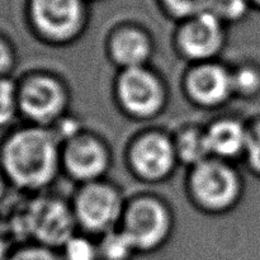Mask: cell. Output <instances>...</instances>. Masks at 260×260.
<instances>
[{
  "instance_id": "6da1fadb",
  "label": "cell",
  "mask_w": 260,
  "mask_h": 260,
  "mask_svg": "<svg viewBox=\"0 0 260 260\" xmlns=\"http://www.w3.org/2000/svg\"><path fill=\"white\" fill-rule=\"evenodd\" d=\"M57 149L55 135L41 126L13 129L0 142V168L19 189L36 190L55 177Z\"/></svg>"
},
{
  "instance_id": "7a4b0ae2",
  "label": "cell",
  "mask_w": 260,
  "mask_h": 260,
  "mask_svg": "<svg viewBox=\"0 0 260 260\" xmlns=\"http://www.w3.org/2000/svg\"><path fill=\"white\" fill-rule=\"evenodd\" d=\"M24 229L40 245L63 246L74 236V217L60 201L40 198L28 207Z\"/></svg>"
},
{
  "instance_id": "3957f363",
  "label": "cell",
  "mask_w": 260,
  "mask_h": 260,
  "mask_svg": "<svg viewBox=\"0 0 260 260\" xmlns=\"http://www.w3.org/2000/svg\"><path fill=\"white\" fill-rule=\"evenodd\" d=\"M19 113L36 126L55 121L65 106V94L55 80L30 76L17 83Z\"/></svg>"
},
{
  "instance_id": "277c9868",
  "label": "cell",
  "mask_w": 260,
  "mask_h": 260,
  "mask_svg": "<svg viewBox=\"0 0 260 260\" xmlns=\"http://www.w3.org/2000/svg\"><path fill=\"white\" fill-rule=\"evenodd\" d=\"M169 229V216L164 206L156 201L142 200L129 207L123 231L137 251H151L167 240Z\"/></svg>"
},
{
  "instance_id": "5b68a950",
  "label": "cell",
  "mask_w": 260,
  "mask_h": 260,
  "mask_svg": "<svg viewBox=\"0 0 260 260\" xmlns=\"http://www.w3.org/2000/svg\"><path fill=\"white\" fill-rule=\"evenodd\" d=\"M192 188L200 203L212 210L229 207L239 194L235 173L216 161H203L197 165L192 177Z\"/></svg>"
},
{
  "instance_id": "8992f818",
  "label": "cell",
  "mask_w": 260,
  "mask_h": 260,
  "mask_svg": "<svg viewBox=\"0 0 260 260\" xmlns=\"http://www.w3.org/2000/svg\"><path fill=\"white\" fill-rule=\"evenodd\" d=\"M29 17L36 29L51 40H66L78 29L80 0H30Z\"/></svg>"
},
{
  "instance_id": "52a82bcc",
  "label": "cell",
  "mask_w": 260,
  "mask_h": 260,
  "mask_svg": "<svg viewBox=\"0 0 260 260\" xmlns=\"http://www.w3.org/2000/svg\"><path fill=\"white\" fill-rule=\"evenodd\" d=\"M118 95L129 113L141 117L159 111L162 102L159 81L142 68L127 69L118 81Z\"/></svg>"
},
{
  "instance_id": "ba28073f",
  "label": "cell",
  "mask_w": 260,
  "mask_h": 260,
  "mask_svg": "<svg viewBox=\"0 0 260 260\" xmlns=\"http://www.w3.org/2000/svg\"><path fill=\"white\" fill-rule=\"evenodd\" d=\"M121 212V201L113 189L104 185H90L81 192L76 203V215L86 229L107 231Z\"/></svg>"
},
{
  "instance_id": "9c48e42d",
  "label": "cell",
  "mask_w": 260,
  "mask_h": 260,
  "mask_svg": "<svg viewBox=\"0 0 260 260\" xmlns=\"http://www.w3.org/2000/svg\"><path fill=\"white\" fill-rule=\"evenodd\" d=\"M222 43L221 20L206 10L196 15L180 35V46L189 57L205 60L215 55Z\"/></svg>"
},
{
  "instance_id": "30bf717a",
  "label": "cell",
  "mask_w": 260,
  "mask_h": 260,
  "mask_svg": "<svg viewBox=\"0 0 260 260\" xmlns=\"http://www.w3.org/2000/svg\"><path fill=\"white\" fill-rule=\"evenodd\" d=\"M175 149L161 135H149L140 140L132 152V162L139 174L149 179H159L172 170Z\"/></svg>"
},
{
  "instance_id": "8fae6325",
  "label": "cell",
  "mask_w": 260,
  "mask_h": 260,
  "mask_svg": "<svg viewBox=\"0 0 260 260\" xmlns=\"http://www.w3.org/2000/svg\"><path fill=\"white\" fill-rule=\"evenodd\" d=\"M187 84L193 99L205 106L222 103L234 90L233 75L217 65L196 69L188 78Z\"/></svg>"
},
{
  "instance_id": "7c38bea8",
  "label": "cell",
  "mask_w": 260,
  "mask_h": 260,
  "mask_svg": "<svg viewBox=\"0 0 260 260\" xmlns=\"http://www.w3.org/2000/svg\"><path fill=\"white\" fill-rule=\"evenodd\" d=\"M65 161L74 177L81 180H91L103 174L108 160L106 150L98 141L79 139L69 145Z\"/></svg>"
},
{
  "instance_id": "4fadbf2b",
  "label": "cell",
  "mask_w": 260,
  "mask_h": 260,
  "mask_svg": "<svg viewBox=\"0 0 260 260\" xmlns=\"http://www.w3.org/2000/svg\"><path fill=\"white\" fill-rule=\"evenodd\" d=\"M211 154L221 157H234L246 149L248 132L235 121H221L206 132Z\"/></svg>"
},
{
  "instance_id": "5bb4252c",
  "label": "cell",
  "mask_w": 260,
  "mask_h": 260,
  "mask_svg": "<svg viewBox=\"0 0 260 260\" xmlns=\"http://www.w3.org/2000/svg\"><path fill=\"white\" fill-rule=\"evenodd\" d=\"M150 51L149 40L139 30H123L117 35L112 43L113 57L127 69L141 68L149 57Z\"/></svg>"
},
{
  "instance_id": "9a60e30c",
  "label": "cell",
  "mask_w": 260,
  "mask_h": 260,
  "mask_svg": "<svg viewBox=\"0 0 260 260\" xmlns=\"http://www.w3.org/2000/svg\"><path fill=\"white\" fill-rule=\"evenodd\" d=\"M98 248L101 260H131L137 251L124 231L106 234Z\"/></svg>"
},
{
  "instance_id": "2e32d148",
  "label": "cell",
  "mask_w": 260,
  "mask_h": 260,
  "mask_svg": "<svg viewBox=\"0 0 260 260\" xmlns=\"http://www.w3.org/2000/svg\"><path fill=\"white\" fill-rule=\"evenodd\" d=\"M177 151L183 160L197 165L206 161L205 157L211 154L206 134L198 131H188L183 134L178 142Z\"/></svg>"
},
{
  "instance_id": "e0dca14e",
  "label": "cell",
  "mask_w": 260,
  "mask_h": 260,
  "mask_svg": "<svg viewBox=\"0 0 260 260\" xmlns=\"http://www.w3.org/2000/svg\"><path fill=\"white\" fill-rule=\"evenodd\" d=\"M18 113L17 83L10 76H0V129L9 126Z\"/></svg>"
},
{
  "instance_id": "ac0fdd59",
  "label": "cell",
  "mask_w": 260,
  "mask_h": 260,
  "mask_svg": "<svg viewBox=\"0 0 260 260\" xmlns=\"http://www.w3.org/2000/svg\"><path fill=\"white\" fill-rule=\"evenodd\" d=\"M62 249V260H101L98 246L81 236H73Z\"/></svg>"
},
{
  "instance_id": "d6986e66",
  "label": "cell",
  "mask_w": 260,
  "mask_h": 260,
  "mask_svg": "<svg viewBox=\"0 0 260 260\" xmlns=\"http://www.w3.org/2000/svg\"><path fill=\"white\" fill-rule=\"evenodd\" d=\"M246 7V0H210L207 10L220 20H236L245 14Z\"/></svg>"
},
{
  "instance_id": "ffe728a7",
  "label": "cell",
  "mask_w": 260,
  "mask_h": 260,
  "mask_svg": "<svg viewBox=\"0 0 260 260\" xmlns=\"http://www.w3.org/2000/svg\"><path fill=\"white\" fill-rule=\"evenodd\" d=\"M7 260H62L61 256H57L51 248L36 244V245H27L10 251Z\"/></svg>"
},
{
  "instance_id": "44dd1931",
  "label": "cell",
  "mask_w": 260,
  "mask_h": 260,
  "mask_svg": "<svg viewBox=\"0 0 260 260\" xmlns=\"http://www.w3.org/2000/svg\"><path fill=\"white\" fill-rule=\"evenodd\" d=\"M234 90L239 93L251 94L260 88V74L250 68L240 69L235 75H233Z\"/></svg>"
},
{
  "instance_id": "7402d4cb",
  "label": "cell",
  "mask_w": 260,
  "mask_h": 260,
  "mask_svg": "<svg viewBox=\"0 0 260 260\" xmlns=\"http://www.w3.org/2000/svg\"><path fill=\"white\" fill-rule=\"evenodd\" d=\"M170 10L180 17H196L208 9L210 0H165Z\"/></svg>"
},
{
  "instance_id": "603a6c76",
  "label": "cell",
  "mask_w": 260,
  "mask_h": 260,
  "mask_svg": "<svg viewBox=\"0 0 260 260\" xmlns=\"http://www.w3.org/2000/svg\"><path fill=\"white\" fill-rule=\"evenodd\" d=\"M15 65V51L9 38L0 32V76H10Z\"/></svg>"
},
{
  "instance_id": "cb8c5ba5",
  "label": "cell",
  "mask_w": 260,
  "mask_h": 260,
  "mask_svg": "<svg viewBox=\"0 0 260 260\" xmlns=\"http://www.w3.org/2000/svg\"><path fill=\"white\" fill-rule=\"evenodd\" d=\"M246 154L249 162L256 173H260V123L248 132Z\"/></svg>"
},
{
  "instance_id": "d4e9b609",
  "label": "cell",
  "mask_w": 260,
  "mask_h": 260,
  "mask_svg": "<svg viewBox=\"0 0 260 260\" xmlns=\"http://www.w3.org/2000/svg\"><path fill=\"white\" fill-rule=\"evenodd\" d=\"M9 180L7 179V177H5L4 172L2 170V168H0V203L4 201L5 198V194H7V189H8V185H9Z\"/></svg>"
},
{
  "instance_id": "484cf974",
  "label": "cell",
  "mask_w": 260,
  "mask_h": 260,
  "mask_svg": "<svg viewBox=\"0 0 260 260\" xmlns=\"http://www.w3.org/2000/svg\"><path fill=\"white\" fill-rule=\"evenodd\" d=\"M10 251L12 250H10L9 246H8L7 240H5L4 236L0 234V260H7Z\"/></svg>"
},
{
  "instance_id": "4316f807",
  "label": "cell",
  "mask_w": 260,
  "mask_h": 260,
  "mask_svg": "<svg viewBox=\"0 0 260 260\" xmlns=\"http://www.w3.org/2000/svg\"><path fill=\"white\" fill-rule=\"evenodd\" d=\"M254 2H256V3H258V4L260 5V0H254Z\"/></svg>"
}]
</instances>
